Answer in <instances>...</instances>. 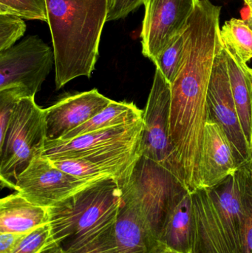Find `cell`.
Listing matches in <instances>:
<instances>
[{"mask_svg": "<svg viewBox=\"0 0 252 253\" xmlns=\"http://www.w3.org/2000/svg\"><path fill=\"white\" fill-rule=\"evenodd\" d=\"M143 116L144 111L133 102L112 101L102 112L68 132L62 140L72 139L105 128L133 124L143 120Z\"/></svg>", "mask_w": 252, "mask_h": 253, "instance_id": "19", "label": "cell"}, {"mask_svg": "<svg viewBox=\"0 0 252 253\" xmlns=\"http://www.w3.org/2000/svg\"><path fill=\"white\" fill-rule=\"evenodd\" d=\"M223 47L232 96L243 131L252 151V96L249 67L232 50L225 47L224 44Z\"/></svg>", "mask_w": 252, "mask_h": 253, "instance_id": "17", "label": "cell"}, {"mask_svg": "<svg viewBox=\"0 0 252 253\" xmlns=\"http://www.w3.org/2000/svg\"><path fill=\"white\" fill-rule=\"evenodd\" d=\"M121 203L118 181L106 177L47 208L53 241L63 253L115 224Z\"/></svg>", "mask_w": 252, "mask_h": 253, "instance_id": "3", "label": "cell"}, {"mask_svg": "<svg viewBox=\"0 0 252 253\" xmlns=\"http://www.w3.org/2000/svg\"><path fill=\"white\" fill-rule=\"evenodd\" d=\"M52 242L50 224H46L24 234L12 253H40Z\"/></svg>", "mask_w": 252, "mask_h": 253, "instance_id": "25", "label": "cell"}, {"mask_svg": "<svg viewBox=\"0 0 252 253\" xmlns=\"http://www.w3.org/2000/svg\"><path fill=\"white\" fill-rule=\"evenodd\" d=\"M235 172L216 185L191 193L192 253H240L244 209Z\"/></svg>", "mask_w": 252, "mask_h": 253, "instance_id": "4", "label": "cell"}, {"mask_svg": "<svg viewBox=\"0 0 252 253\" xmlns=\"http://www.w3.org/2000/svg\"><path fill=\"white\" fill-rule=\"evenodd\" d=\"M244 209L240 253H252V160L241 165L235 172Z\"/></svg>", "mask_w": 252, "mask_h": 253, "instance_id": "21", "label": "cell"}, {"mask_svg": "<svg viewBox=\"0 0 252 253\" xmlns=\"http://www.w3.org/2000/svg\"><path fill=\"white\" fill-rule=\"evenodd\" d=\"M143 120L133 123L93 131L68 140L46 139L42 156L51 161L78 159L120 149L140 148Z\"/></svg>", "mask_w": 252, "mask_h": 253, "instance_id": "11", "label": "cell"}, {"mask_svg": "<svg viewBox=\"0 0 252 253\" xmlns=\"http://www.w3.org/2000/svg\"><path fill=\"white\" fill-rule=\"evenodd\" d=\"M26 28V24L22 18L0 14V52L15 45L25 35Z\"/></svg>", "mask_w": 252, "mask_h": 253, "instance_id": "26", "label": "cell"}, {"mask_svg": "<svg viewBox=\"0 0 252 253\" xmlns=\"http://www.w3.org/2000/svg\"><path fill=\"white\" fill-rule=\"evenodd\" d=\"M63 253H120L115 238V224Z\"/></svg>", "mask_w": 252, "mask_h": 253, "instance_id": "24", "label": "cell"}, {"mask_svg": "<svg viewBox=\"0 0 252 253\" xmlns=\"http://www.w3.org/2000/svg\"><path fill=\"white\" fill-rule=\"evenodd\" d=\"M242 19L252 30V0H244V7L241 10Z\"/></svg>", "mask_w": 252, "mask_h": 253, "instance_id": "29", "label": "cell"}, {"mask_svg": "<svg viewBox=\"0 0 252 253\" xmlns=\"http://www.w3.org/2000/svg\"><path fill=\"white\" fill-rule=\"evenodd\" d=\"M207 108L208 120L221 126L229 138L238 166L252 161V151L243 131L232 96L223 44L215 57L207 94Z\"/></svg>", "mask_w": 252, "mask_h": 253, "instance_id": "9", "label": "cell"}, {"mask_svg": "<svg viewBox=\"0 0 252 253\" xmlns=\"http://www.w3.org/2000/svg\"><path fill=\"white\" fill-rule=\"evenodd\" d=\"M112 101L97 89L60 99L44 109L46 139H62L68 132L102 112Z\"/></svg>", "mask_w": 252, "mask_h": 253, "instance_id": "13", "label": "cell"}, {"mask_svg": "<svg viewBox=\"0 0 252 253\" xmlns=\"http://www.w3.org/2000/svg\"><path fill=\"white\" fill-rule=\"evenodd\" d=\"M24 234L0 233V253H12Z\"/></svg>", "mask_w": 252, "mask_h": 253, "instance_id": "28", "label": "cell"}, {"mask_svg": "<svg viewBox=\"0 0 252 253\" xmlns=\"http://www.w3.org/2000/svg\"><path fill=\"white\" fill-rule=\"evenodd\" d=\"M186 29L176 36L152 62L170 84L174 81L181 62Z\"/></svg>", "mask_w": 252, "mask_h": 253, "instance_id": "22", "label": "cell"}, {"mask_svg": "<svg viewBox=\"0 0 252 253\" xmlns=\"http://www.w3.org/2000/svg\"><path fill=\"white\" fill-rule=\"evenodd\" d=\"M221 7L199 0L185 33L183 56L171 84L170 136L178 178L190 193L201 188L200 162L208 121L207 94L215 57L223 47Z\"/></svg>", "mask_w": 252, "mask_h": 253, "instance_id": "1", "label": "cell"}, {"mask_svg": "<svg viewBox=\"0 0 252 253\" xmlns=\"http://www.w3.org/2000/svg\"><path fill=\"white\" fill-rule=\"evenodd\" d=\"M164 253H175L170 252V251H165V252H164Z\"/></svg>", "mask_w": 252, "mask_h": 253, "instance_id": "32", "label": "cell"}, {"mask_svg": "<svg viewBox=\"0 0 252 253\" xmlns=\"http://www.w3.org/2000/svg\"><path fill=\"white\" fill-rule=\"evenodd\" d=\"M0 14L47 22L46 0H0Z\"/></svg>", "mask_w": 252, "mask_h": 253, "instance_id": "23", "label": "cell"}, {"mask_svg": "<svg viewBox=\"0 0 252 253\" xmlns=\"http://www.w3.org/2000/svg\"><path fill=\"white\" fill-rule=\"evenodd\" d=\"M111 0H109V3H110Z\"/></svg>", "mask_w": 252, "mask_h": 253, "instance_id": "33", "label": "cell"}, {"mask_svg": "<svg viewBox=\"0 0 252 253\" xmlns=\"http://www.w3.org/2000/svg\"><path fill=\"white\" fill-rule=\"evenodd\" d=\"M146 0H111L107 22L125 18L131 12L144 4Z\"/></svg>", "mask_w": 252, "mask_h": 253, "instance_id": "27", "label": "cell"}, {"mask_svg": "<svg viewBox=\"0 0 252 253\" xmlns=\"http://www.w3.org/2000/svg\"><path fill=\"white\" fill-rule=\"evenodd\" d=\"M225 47L232 50L244 63L252 59V30L243 19L232 18L220 28Z\"/></svg>", "mask_w": 252, "mask_h": 253, "instance_id": "20", "label": "cell"}, {"mask_svg": "<svg viewBox=\"0 0 252 253\" xmlns=\"http://www.w3.org/2000/svg\"><path fill=\"white\" fill-rule=\"evenodd\" d=\"M115 238L120 253L166 251L137 209L122 197L115 224Z\"/></svg>", "mask_w": 252, "mask_h": 253, "instance_id": "15", "label": "cell"}, {"mask_svg": "<svg viewBox=\"0 0 252 253\" xmlns=\"http://www.w3.org/2000/svg\"><path fill=\"white\" fill-rule=\"evenodd\" d=\"M46 224L47 208L32 203L18 192L0 201V233L25 234Z\"/></svg>", "mask_w": 252, "mask_h": 253, "instance_id": "16", "label": "cell"}, {"mask_svg": "<svg viewBox=\"0 0 252 253\" xmlns=\"http://www.w3.org/2000/svg\"><path fill=\"white\" fill-rule=\"evenodd\" d=\"M161 242L166 251L192 253L193 215L190 192L186 193L173 209L161 236Z\"/></svg>", "mask_w": 252, "mask_h": 253, "instance_id": "18", "label": "cell"}, {"mask_svg": "<svg viewBox=\"0 0 252 253\" xmlns=\"http://www.w3.org/2000/svg\"><path fill=\"white\" fill-rule=\"evenodd\" d=\"M248 74H249V77H250V84H251L252 96V68H248Z\"/></svg>", "mask_w": 252, "mask_h": 253, "instance_id": "31", "label": "cell"}, {"mask_svg": "<svg viewBox=\"0 0 252 253\" xmlns=\"http://www.w3.org/2000/svg\"><path fill=\"white\" fill-rule=\"evenodd\" d=\"M40 253H63V251L59 248V245L53 241Z\"/></svg>", "mask_w": 252, "mask_h": 253, "instance_id": "30", "label": "cell"}, {"mask_svg": "<svg viewBox=\"0 0 252 253\" xmlns=\"http://www.w3.org/2000/svg\"><path fill=\"white\" fill-rule=\"evenodd\" d=\"M55 65L53 50L36 35L0 52V90L35 98Z\"/></svg>", "mask_w": 252, "mask_h": 253, "instance_id": "7", "label": "cell"}, {"mask_svg": "<svg viewBox=\"0 0 252 253\" xmlns=\"http://www.w3.org/2000/svg\"><path fill=\"white\" fill-rule=\"evenodd\" d=\"M93 181L70 175L41 156L19 175L14 190L32 203L49 208Z\"/></svg>", "mask_w": 252, "mask_h": 253, "instance_id": "12", "label": "cell"}, {"mask_svg": "<svg viewBox=\"0 0 252 253\" xmlns=\"http://www.w3.org/2000/svg\"><path fill=\"white\" fill-rule=\"evenodd\" d=\"M57 90L78 77H91L109 0H46Z\"/></svg>", "mask_w": 252, "mask_h": 253, "instance_id": "2", "label": "cell"}, {"mask_svg": "<svg viewBox=\"0 0 252 253\" xmlns=\"http://www.w3.org/2000/svg\"><path fill=\"white\" fill-rule=\"evenodd\" d=\"M119 186L121 197L137 209L160 242L173 209L189 192L171 171L143 156Z\"/></svg>", "mask_w": 252, "mask_h": 253, "instance_id": "5", "label": "cell"}, {"mask_svg": "<svg viewBox=\"0 0 252 253\" xmlns=\"http://www.w3.org/2000/svg\"><path fill=\"white\" fill-rule=\"evenodd\" d=\"M199 0H146L141 32L142 53L152 62L184 31Z\"/></svg>", "mask_w": 252, "mask_h": 253, "instance_id": "10", "label": "cell"}, {"mask_svg": "<svg viewBox=\"0 0 252 253\" xmlns=\"http://www.w3.org/2000/svg\"><path fill=\"white\" fill-rule=\"evenodd\" d=\"M170 108L171 84L159 70L155 69L144 111V130L139 155L159 164L177 177L170 143Z\"/></svg>", "mask_w": 252, "mask_h": 253, "instance_id": "8", "label": "cell"}, {"mask_svg": "<svg viewBox=\"0 0 252 253\" xmlns=\"http://www.w3.org/2000/svg\"><path fill=\"white\" fill-rule=\"evenodd\" d=\"M46 141L44 109L35 98L21 99L13 110L8 127L0 141V180L2 187L15 189L19 175L42 156Z\"/></svg>", "mask_w": 252, "mask_h": 253, "instance_id": "6", "label": "cell"}, {"mask_svg": "<svg viewBox=\"0 0 252 253\" xmlns=\"http://www.w3.org/2000/svg\"><path fill=\"white\" fill-rule=\"evenodd\" d=\"M239 168L232 144L221 126L207 121L200 162L201 188L216 185Z\"/></svg>", "mask_w": 252, "mask_h": 253, "instance_id": "14", "label": "cell"}]
</instances>
